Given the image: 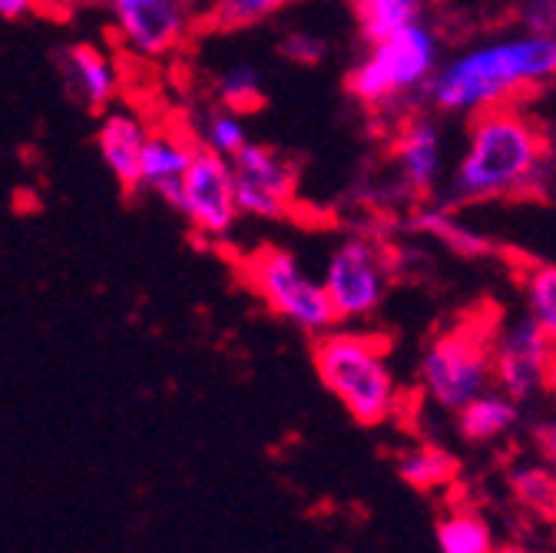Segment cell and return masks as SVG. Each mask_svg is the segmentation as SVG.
Wrapping results in <instances>:
<instances>
[{
    "label": "cell",
    "instance_id": "obj_23",
    "mask_svg": "<svg viewBox=\"0 0 556 553\" xmlns=\"http://www.w3.org/2000/svg\"><path fill=\"white\" fill-rule=\"evenodd\" d=\"M199 147L213 150L226 160H232L252 136H249V126H245V116L229 110V106H213L205 116H202V126H199Z\"/></svg>",
    "mask_w": 556,
    "mask_h": 553
},
{
    "label": "cell",
    "instance_id": "obj_25",
    "mask_svg": "<svg viewBox=\"0 0 556 553\" xmlns=\"http://www.w3.org/2000/svg\"><path fill=\"white\" fill-rule=\"evenodd\" d=\"M278 53H282L289 63H299V66H315L325 60L328 53V43L318 37V34H308V30H286L282 40H278Z\"/></svg>",
    "mask_w": 556,
    "mask_h": 553
},
{
    "label": "cell",
    "instance_id": "obj_7",
    "mask_svg": "<svg viewBox=\"0 0 556 553\" xmlns=\"http://www.w3.org/2000/svg\"><path fill=\"white\" fill-rule=\"evenodd\" d=\"M321 286L338 322L371 318L391 286V259L371 239H341L325 262Z\"/></svg>",
    "mask_w": 556,
    "mask_h": 553
},
{
    "label": "cell",
    "instance_id": "obj_27",
    "mask_svg": "<svg viewBox=\"0 0 556 553\" xmlns=\"http://www.w3.org/2000/svg\"><path fill=\"white\" fill-rule=\"evenodd\" d=\"M536 448H540L543 461L556 470V414L540 425V431H536Z\"/></svg>",
    "mask_w": 556,
    "mask_h": 553
},
{
    "label": "cell",
    "instance_id": "obj_1",
    "mask_svg": "<svg viewBox=\"0 0 556 553\" xmlns=\"http://www.w3.org/2000/svg\"><path fill=\"white\" fill-rule=\"evenodd\" d=\"M556 77V37L549 34H517L483 40L460 50L447 63H438L431 84L425 87V103L438 113H480L491 106L514 103Z\"/></svg>",
    "mask_w": 556,
    "mask_h": 553
},
{
    "label": "cell",
    "instance_id": "obj_18",
    "mask_svg": "<svg viewBox=\"0 0 556 553\" xmlns=\"http://www.w3.org/2000/svg\"><path fill=\"white\" fill-rule=\"evenodd\" d=\"M397 474L407 488L414 491H441L451 488L454 477H457V461L434 444H417L407 448L397 461Z\"/></svg>",
    "mask_w": 556,
    "mask_h": 553
},
{
    "label": "cell",
    "instance_id": "obj_4",
    "mask_svg": "<svg viewBox=\"0 0 556 553\" xmlns=\"http://www.w3.org/2000/svg\"><path fill=\"white\" fill-rule=\"evenodd\" d=\"M441 63V40L434 27L414 21L375 43L348 71L344 90L368 110H391L404 100H421Z\"/></svg>",
    "mask_w": 556,
    "mask_h": 553
},
{
    "label": "cell",
    "instance_id": "obj_10",
    "mask_svg": "<svg viewBox=\"0 0 556 553\" xmlns=\"http://www.w3.org/2000/svg\"><path fill=\"white\" fill-rule=\"evenodd\" d=\"M232 179H236V205L239 219H286L292 213V202L299 192V169L295 163L278 153L268 143L249 140L232 160Z\"/></svg>",
    "mask_w": 556,
    "mask_h": 553
},
{
    "label": "cell",
    "instance_id": "obj_28",
    "mask_svg": "<svg viewBox=\"0 0 556 553\" xmlns=\"http://www.w3.org/2000/svg\"><path fill=\"white\" fill-rule=\"evenodd\" d=\"M40 0H0V17L4 21H24L27 14L37 11Z\"/></svg>",
    "mask_w": 556,
    "mask_h": 553
},
{
    "label": "cell",
    "instance_id": "obj_13",
    "mask_svg": "<svg viewBox=\"0 0 556 553\" xmlns=\"http://www.w3.org/2000/svg\"><path fill=\"white\" fill-rule=\"evenodd\" d=\"M394 163L404 189L425 196L434 192L444 169V140L441 126L431 116H407L394 140Z\"/></svg>",
    "mask_w": 556,
    "mask_h": 553
},
{
    "label": "cell",
    "instance_id": "obj_29",
    "mask_svg": "<svg viewBox=\"0 0 556 553\" xmlns=\"http://www.w3.org/2000/svg\"><path fill=\"white\" fill-rule=\"evenodd\" d=\"M491 553H530V550H523V546H517V543H507V546H494Z\"/></svg>",
    "mask_w": 556,
    "mask_h": 553
},
{
    "label": "cell",
    "instance_id": "obj_16",
    "mask_svg": "<svg viewBox=\"0 0 556 553\" xmlns=\"http://www.w3.org/2000/svg\"><path fill=\"white\" fill-rule=\"evenodd\" d=\"M520 418V404L504 394L501 388H486L477 398H470L467 404L457 407V428L460 438L470 444H491L501 441L504 435H510L517 428Z\"/></svg>",
    "mask_w": 556,
    "mask_h": 553
},
{
    "label": "cell",
    "instance_id": "obj_14",
    "mask_svg": "<svg viewBox=\"0 0 556 553\" xmlns=\"http://www.w3.org/2000/svg\"><path fill=\"white\" fill-rule=\"evenodd\" d=\"M195 147H199V140L189 129L150 126V136L143 143V156H139V189H150L173 205L179 183L192 163Z\"/></svg>",
    "mask_w": 556,
    "mask_h": 553
},
{
    "label": "cell",
    "instance_id": "obj_12",
    "mask_svg": "<svg viewBox=\"0 0 556 553\" xmlns=\"http://www.w3.org/2000/svg\"><path fill=\"white\" fill-rule=\"evenodd\" d=\"M56 77L66 97L87 113H103L119 93V66L97 43H70L56 50Z\"/></svg>",
    "mask_w": 556,
    "mask_h": 553
},
{
    "label": "cell",
    "instance_id": "obj_19",
    "mask_svg": "<svg viewBox=\"0 0 556 553\" xmlns=\"http://www.w3.org/2000/svg\"><path fill=\"white\" fill-rule=\"evenodd\" d=\"M438 546L441 553H491L494 530L473 507H451L438 520Z\"/></svg>",
    "mask_w": 556,
    "mask_h": 553
},
{
    "label": "cell",
    "instance_id": "obj_3",
    "mask_svg": "<svg viewBox=\"0 0 556 553\" xmlns=\"http://www.w3.org/2000/svg\"><path fill=\"white\" fill-rule=\"evenodd\" d=\"M312 365L321 385L358 425L375 428L394 418L401 391L381 335L334 325L315 335Z\"/></svg>",
    "mask_w": 556,
    "mask_h": 553
},
{
    "label": "cell",
    "instance_id": "obj_11",
    "mask_svg": "<svg viewBox=\"0 0 556 553\" xmlns=\"http://www.w3.org/2000/svg\"><path fill=\"white\" fill-rule=\"evenodd\" d=\"M491 355H494V385L520 404L549 381L556 349L543 338V331L533 325L530 315H520L494 328Z\"/></svg>",
    "mask_w": 556,
    "mask_h": 553
},
{
    "label": "cell",
    "instance_id": "obj_26",
    "mask_svg": "<svg viewBox=\"0 0 556 553\" xmlns=\"http://www.w3.org/2000/svg\"><path fill=\"white\" fill-rule=\"evenodd\" d=\"M517 17H520L523 30L556 37V0H523Z\"/></svg>",
    "mask_w": 556,
    "mask_h": 553
},
{
    "label": "cell",
    "instance_id": "obj_9",
    "mask_svg": "<svg viewBox=\"0 0 556 553\" xmlns=\"http://www.w3.org/2000/svg\"><path fill=\"white\" fill-rule=\"evenodd\" d=\"M116 40L143 60L176 53L192 34L202 0H103Z\"/></svg>",
    "mask_w": 556,
    "mask_h": 553
},
{
    "label": "cell",
    "instance_id": "obj_5",
    "mask_svg": "<svg viewBox=\"0 0 556 553\" xmlns=\"http://www.w3.org/2000/svg\"><path fill=\"white\" fill-rule=\"evenodd\" d=\"M239 272L245 289L286 325L312 338L338 325L321 279H315L295 252L282 246H258L239 262Z\"/></svg>",
    "mask_w": 556,
    "mask_h": 553
},
{
    "label": "cell",
    "instance_id": "obj_22",
    "mask_svg": "<svg viewBox=\"0 0 556 553\" xmlns=\"http://www.w3.org/2000/svg\"><path fill=\"white\" fill-rule=\"evenodd\" d=\"M527 315L556 349V265H530L523 272Z\"/></svg>",
    "mask_w": 556,
    "mask_h": 553
},
{
    "label": "cell",
    "instance_id": "obj_17",
    "mask_svg": "<svg viewBox=\"0 0 556 553\" xmlns=\"http://www.w3.org/2000/svg\"><path fill=\"white\" fill-rule=\"evenodd\" d=\"M348 4H352L365 43H375L414 21H421L428 0H348Z\"/></svg>",
    "mask_w": 556,
    "mask_h": 553
},
{
    "label": "cell",
    "instance_id": "obj_20",
    "mask_svg": "<svg viewBox=\"0 0 556 553\" xmlns=\"http://www.w3.org/2000/svg\"><path fill=\"white\" fill-rule=\"evenodd\" d=\"M302 0H205V24L216 30H249L275 21Z\"/></svg>",
    "mask_w": 556,
    "mask_h": 553
},
{
    "label": "cell",
    "instance_id": "obj_2",
    "mask_svg": "<svg viewBox=\"0 0 556 553\" xmlns=\"http://www.w3.org/2000/svg\"><path fill=\"white\" fill-rule=\"evenodd\" d=\"M546 163V140L533 116L504 103L470 116L467 140L451 176V196L460 202L523 192Z\"/></svg>",
    "mask_w": 556,
    "mask_h": 553
},
{
    "label": "cell",
    "instance_id": "obj_15",
    "mask_svg": "<svg viewBox=\"0 0 556 553\" xmlns=\"http://www.w3.org/2000/svg\"><path fill=\"white\" fill-rule=\"evenodd\" d=\"M150 136V123L132 110H103L97 123V153L110 176L126 189H139V156Z\"/></svg>",
    "mask_w": 556,
    "mask_h": 553
},
{
    "label": "cell",
    "instance_id": "obj_8",
    "mask_svg": "<svg viewBox=\"0 0 556 553\" xmlns=\"http://www.w3.org/2000/svg\"><path fill=\"white\" fill-rule=\"evenodd\" d=\"M173 210L192 226L202 239H226L239 223L236 205V179L226 156L195 147L192 163L179 183Z\"/></svg>",
    "mask_w": 556,
    "mask_h": 553
},
{
    "label": "cell",
    "instance_id": "obj_6",
    "mask_svg": "<svg viewBox=\"0 0 556 553\" xmlns=\"http://www.w3.org/2000/svg\"><path fill=\"white\" fill-rule=\"evenodd\" d=\"M494 328L480 322H460L441 331L421 355V388L425 394L444 407L457 411L480 391L494 388Z\"/></svg>",
    "mask_w": 556,
    "mask_h": 553
},
{
    "label": "cell",
    "instance_id": "obj_21",
    "mask_svg": "<svg viewBox=\"0 0 556 553\" xmlns=\"http://www.w3.org/2000/svg\"><path fill=\"white\" fill-rule=\"evenodd\" d=\"M510 491L523 511L533 517L556 524V470L543 464H520L510 474Z\"/></svg>",
    "mask_w": 556,
    "mask_h": 553
},
{
    "label": "cell",
    "instance_id": "obj_24",
    "mask_svg": "<svg viewBox=\"0 0 556 553\" xmlns=\"http://www.w3.org/2000/svg\"><path fill=\"white\" fill-rule=\"evenodd\" d=\"M265 90H262V77L252 63H232L216 77V103L229 106L236 113H252L255 106H262Z\"/></svg>",
    "mask_w": 556,
    "mask_h": 553
}]
</instances>
